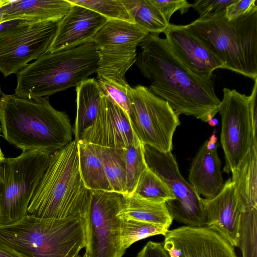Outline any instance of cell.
I'll list each match as a JSON object with an SVG mask.
<instances>
[{"label":"cell","mask_w":257,"mask_h":257,"mask_svg":"<svg viewBox=\"0 0 257 257\" xmlns=\"http://www.w3.org/2000/svg\"><path fill=\"white\" fill-rule=\"evenodd\" d=\"M131 97L128 117L139 140L160 152H171L173 135L180 124L179 116L167 101L147 87H131Z\"/></svg>","instance_id":"cell-8"},{"label":"cell","mask_w":257,"mask_h":257,"mask_svg":"<svg viewBox=\"0 0 257 257\" xmlns=\"http://www.w3.org/2000/svg\"><path fill=\"white\" fill-rule=\"evenodd\" d=\"M71 7L68 0L9 1L1 8L3 23L11 21L58 22Z\"/></svg>","instance_id":"cell-19"},{"label":"cell","mask_w":257,"mask_h":257,"mask_svg":"<svg viewBox=\"0 0 257 257\" xmlns=\"http://www.w3.org/2000/svg\"><path fill=\"white\" fill-rule=\"evenodd\" d=\"M164 236V247L170 257H237L234 247L206 226L184 225Z\"/></svg>","instance_id":"cell-13"},{"label":"cell","mask_w":257,"mask_h":257,"mask_svg":"<svg viewBox=\"0 0 257 257\" xmlns=\"http://www.w3.org/2000/svg\"><path fill=\"white\" fill-rule=\"evenodd\" d=\"M230 70L257 78V8L228 21L225 11L184 25Z\"/></svg>","instance_id":"cell-5"},{"label":"cell","mask_w":257,"mask_h":257,"mask_svg":"<svg viewBox=\"0 0 257 257\" xmlns=\"http://www.w3.org/2000/svg\"><path fill=\"white\" fill-rule=\"evenodd\" d=\"M123 200L121 194L91 191L85 252L90 257H122L121 219L117 214Z\"/></svg>","instance_id":"cell-10"},{"label":"cell","mask_w":257,"mask_h":257,"mask_svg":"<svg viewBox=\"0 0 257 257\" xmlns=\"http://www.w3.org/2000/svg\"><path fill=\"white\" fill-rule=\"evenodd\" d=\"M137 47L135 45H123L97 49L99 59L96 72L97 82L129 86L125 74L137 60Z\"/></svg>","instance_id":"cell-20"},{"label":"cell","mask_w":257,"mask_h":257,"mask_svg":"<svg viewBox=\"0 0 257 257\" xmlns=\"http://www.w3.org/2000/svg\"><path fill=\"white\" fill-rule=\"evenodd\" d=\"M174 55L192 72L203 78L213 77V71L222 63L184 25L170 24L164 33Z\"/></svg>","instance_id":"cell-17"},{"label":"cell","mask_w":257,"mask_h":257,"mask_svg":"<svg viewBox=\"0 0 257 257\" xmlns=\"http://www.w3.org/2000/svg\"><path fill=\"white\" fill-rule=\"evenodd\" d=\"M82 257H90V256L87 252H85Z\"/></svg>","instance_id":"cell-42"},{"label":"cell","mask_w":257,"mask_h":257,"mask_svg":"<svg viewBox=\"0 0 257 257\" xmlns=\"http://www.w3.org/2000/svg\"><path fill=\"white\" fill-rule=\"evenodd\" d=\"M97 83L104 95L121 108L128 116L131 108V87L123 86L108 82Z\"/></svg>","instance_id":"cell-33"},{"label":"cell","mask_w":257,"mask_h":257,"mask_svg":"<svg viewBox=\"0 0 257 257\" xmlns=\"http://www.w3.org/2000/svg\"><path fill=\"white\" fill-rule=\"evenodd\" d=\"M77 113L73 132L77 142L83 132L90 126L99 110L102 92L94 78H87L76 86Z\"/></svg>","instance_id":"cell-23"},{"label":"cell","mask_w":257,"mask_h":257,"mask_svg":"<svg viewBox=\"0 0 257 257\" xmlns=\"http://www.w3.org/2000/svg\"><path fill=\"white\" fill-rule=\"evenodd\" d=\"M219 112L221 117L220 143L225 165L223 172L237 167L251 146L257 144L249 110V96L224 88Z\"/></svg>","instance_id":"cell-12"},{"label":"cell","mask_w":257,"mask_h":257,"mask_svg":"<svg viewBox=\"0 0 257 257\" xmlns=\"http://www.w3.org/2000/svg\"><path fill=\"white\" fill-rule=\"evenodd\" d=\"M208 123L211 126H215L218 124V120L215 118H213L208 122Z\"/></svg>","instance_id":"cell-40"},{"label":"cell","mask_w":257,"mask_h":257,"mask_svg":"<svg viewBox=\"0 0 257 257\" xmlns=\"http://www.w3.org/2000/svg\"><path fill=\"white\" fill-rule=\"evenodd\" d=\"M234 0H198L192 4V8L199 17L204 18L215 15L225 10L227 6Z\"/></svg>","instance_id":"cell-34"},{"label":"cell","mask_w":257,"mask_h":257,"mask_svg":"<svg viewBox=\"0 0 257 257\" xmlns=\"http://www.w3.org/2000/svg\"><path fill=\"white\" fill-rule=\"evenodd\" d=\"M52 154L39 150L23 151L0 160V226L28 215L33 195L49 164Z\"/></svg>","instance_id":"cell-7"},{"label":"cell","mask_w":257,"mask_h":257,"mask_svg":"<svg viewBox=\"0 0 257 257\" xmlns=\"http://www.w3.org/2000/svg\"><path fill=\"white\" fill-rule=\"evenodd\" d=\"M4 158H5V156L2 152L1 147H0V160H2L3 159H4Z\"/></svg>","instance_id":"cell-41"},{"label":"cell","mask_w":257,"mask_h":257,"mask_svg":"<svg viewBox=\"0 0 257 257\" xmlns=\"http://www.w3.org/2000/svg\"><path fill=\"white\" fill-rule=\"evenodd\" d=\"M77 142L79 171L86 188L91 191L112 192L102 162L101 147L80 140Z\"/></svg>","instance_id":"cell-24"},{"label":"cell","mask_w":257,"mask_h":257,"mask_svg":"<svg viewBox=\"0 0 257 257\" xmlns=\"http://www.w3.org/2000/svg\"><path fill=\"white\" fill-rule=\"evenodd\" d=\"M0 122L3 138L23 151L39 150L53 154L72 141L68 115L50 104L49 96L28 99L2 93Z\"/></svg>","instance_id":"cell-2"},{"label":"cell","mask_w":257,"mask_h":257,"mask_svg":"<svg viewBox=\"0 0 257 257\" xmlns=\"http://www.w3.org/2000/svg\"><path fill=\"white\" fill-rule=\"evenodd\" d=\"M2 94V92L1 90V85H0V98L1 97Z\"/></svg>","instance_id":"cell-43"},{"label":"cell","mask_w":257,"mask_h":257,"mask_svg":"<svg viewBox=\"0 0 257 257\" xmlns=\"http://www.w3.org/2000/svg\"><path fill=\"white\" fill-rule=\"evenodd\" d=\"M148 167L168 185L175 200L166 203L173 219L186 226H205V217L201 197L180 172L178 163L171 152L161 153L144 145Z\"/></svg>","instance_id":"cell-11"},{"label":"cell","mask_w":257,"mask_h":257,"mask_svg":"<svg viewBox=\"0 0 257 257\" xmlns=\"http://www.w3.org/2000/svg\"><path fill=\"white\" fill-rule=\"evenodd\" d=\"M87 226L82 218L43 219L28 214L0 226V248L22 257H81Z\"/></svg>","instance_id":"cell-4"},{"label":"cell","mask_w":257,"mask_h":257,"mask_svg":"<svg viewBox=\"0 0 257 257\" xmlns=\"http://www.w3.org/2000/svg\"><path fill=\"white\" fill-rule=\"evenodd\" d=\"M79 140L113 149L127 148L141 142L126 113L104 94L95 120L83 132Z\"/></svg>","instance_id":"cell-14"},{"label":"cell","mask_w":257,"mask_h":257,"mask_svg":"<svg viewBox=\"0 0 257 257\" xmlns=\"http://www.w3.org/2000/svg\"><path fill=\"white\" fill-rule=\"evenodd\" d=\"M103 17L106 21L120 20L134 23L122 0H68Z\"/></svg>","instance_id":"cell-31"},{"label":"cell","mask_w":257,"mask_h":257,"mask_svg":"<svg viewBox=\"0 0 257 257\" xmlns=\"http://www.w3.org/2000/svg\"><path fill=\"white\" fill-rule=\"evenodd\" d=\"M135 24L149 34L164 33L170 25L151 0H122Z\"/></svg>","instance_id":"cell-26"},{"label":"cell","mask_w":257,"mask_h":257,"mask_svg":"<svg viewBox=\"0 0 257 257\" xmlns=\"http://www.w3.org/2000/svg\"><path fill=\"white\" fill-rule=\"evenodd\" d=\"M70 4L67 14L57 23L55 35L46 53L63 51L93 42L106 21L92 10Z\"/></svg>","instance_id":"cell-16"},{"label":"cell","mask_w":257,"mask_h":257,"mask_svg":"<svg viewBox=\"0 0 257 257\" xmlns=\"http://www.w3.org/2000/svg\"><path fill=\"white\" fill-rule=\"evenodd\" d=\"M121 219V241L125 250L138 241L156 235H164L168 230L163 226L146 222Z\"/></svg>","instance_id":"cell-30"},{"label":"cell","mask_w":257,"mask_h":257,"mask_svg":"<svg viewBox=\"0 0 257 257\" xmlns=\"http://www.w3.org/2000/svg\"><path fill=\"white\" fill-rule=\"evenodd\" d=\"M101 157L111 191L126 195V174L121 149L101 147Z\"/></svg>","instance_id":"cell-27"},{"label":"cell","mask_w":257,"mask_h":257,"mask_svg":"<svg viewBox=\"0 0 257 257\" xmlns=\"http://www.w3.org/2000/svg\"><path fill=\"white\" fill-rule=\"evenodd\" d=\"M121 151L125 170L126 195H131L135 192L140 176L148 168L144 145L140 142Z\"/></svg>","instance_id":"cell-29"},{"label":"cell","mask_w":257,"mask_h":257,"mask_svg":"<svg viewBox=\"0 0 257 257\" xmlns=\"http://www.w3.org/2000/svg\"><path fill=\"white\" fill-rule=\"evenodd\" d=\"M215 133L200 148L192 162L188 176L189 183L206 199L216 196L224 184L217 153L219 144Z\"/></svg>","instance_id":"cell-18"},{"label":"cell","mask_w":257,"mask_h":257,"mask_svg":"<svg viewBox=\"0 0 257 257\" xmlns=\"http://www.w3.org/2000/svg\"><path fill=\"white\" fill-rule=\"evenodd\" d=\"M90 200V190L80 175L74 140L51 154L27 213L43 219L82 218L88 221Z\"/></svg>","instance_id":"cell-3"},{"label":"cell","mask_w":257,"mask_h":257,"mask_svg":"<svg viewBox=\"0 0 257 257\" xmlns=\"http://www.w3.org/2000/svg\"><path fill=\"white\" fill-rule=\"evenodd\" d=\"M256 0H234L227 6L225 17L228 21L237 19L257 8Z\"/></svg>","instance_id":"cell-36"},{"label":"cell","mask_w":257,"mask_h":257,"mask_svg":"<svg viewBox=\"0 0 257 257\" xmlns=\"http://www.w3.org/2000/svg\"><path fill=\"white\" fill-rule=\"evenodd\" d=\"M139 46L136 64L154 94L167 101L178 116L190 115L205 122L214 118L221 100L213 77L203 78L192 72L159 35L149 34Z\"/></svg>","instance_id":"cell-1"},{"label":"cell","mask_w":257,"mask_h":257,"mask_svg":"<svg viewBox=\"0 0 257 257\" xmlns=\"http://www.w3.org/2000/svg\"><path fill=\"white\" fill-rule=\"evenodd\" d=\"M231 173L235 194L244 212L257 208V144L251 146Z\"/></svg>","instance_id":"cell-22"},{"label":"cell","mask_w":257,"mask_h":257,"mask_svg":"<svg viewBox=\"0 0 257 257\" xmlns=\"http://www.w3.org/2000/svg\"><path fill=\"white\" fill-rule=\"evenodd\" d=\"M98 50L93 42L52 53H45L17 73L15 94L37 99L76 86L95 73Z\"/></svg>","instance_id":"cell-6"},{"label":"cell","mask_w":257,"mask_h":257,"mask_svg":"<svg viewBox=\"0 0 257 257\" xmlns=\"http://www.w3.org/2000/svg\"><path fill=\"white\" fill-rule=\"evenodd\" d=\"M117 216L120 219L146 222L168 229L173 220L166 203L146 199L135 192L123 195L121 207Z\"/></svg>","instance_id":"cell-21"},{"label":"cell","mask_w":257,"mask_h":257,"mask_svg":"<svg viewBox=\"0 0 257 257\" xmlns=\"http://www.w3.org/2000/svg\"><path fill=\"white\" fill-rule=\"evenodd\" d=\"M137 257H170L163 242L150 241L138 253Z\"/></svg>","instance_id":"cell-37"},{"label":"cell","mask_w":257,"mask_h":257,"mask_svg":"<svg viewBox=\"0 0 257 257\" xmlns=\"http://www.w3.org/2000/svg\"><path fill=\"white\" fill-rule=\"evenodd\" d=\"M0 257H22L20 255L11 251L0 248Z\"/></svg>","instance_id":"cell-38"},{"label":"cell","mask_w":257,"mask_h":257,"mask_svg":"<svg viewBox=\"0 0 257 257\" xmlns=\"http://www.w3.org/2000/svg\"><path fill=\"white\" fill-rule=\"evenodd\" d=\"M135 193L157 202L166 203L175 200L166 183L148 166L140 176Z\"/></svg>","instance_id":"cell-28"},{"label":"cell","mask_w":257,"mask_h":257,"mask_svg":"<svg viewBox=\"0 0 257 257\" xmlns=\"http://www.w3.org/2000/svg\"><path fill=\"white\" fill-rule=\"evenodd\" d=\"M9 0H0V25L3 24L2 20V15L1 12V8L7 5Z\"/></svg>","instance_id":"cell-39"},{"label":"cell","mask_w":257,"mask_h":257,"mask_svg":"<svg viewBox=\"0 0 257 257\" xmlns=\"http://www.w3.org/2000/svg\"><path fill=\"white\" fill-rule=\"evenodd\" d=\"M205 226L216 231L232 246L239 245L243 208L228 179L220 192L211 199L202 198Z\"/></svg>","instance_id":"cell-15"},{"label":"cell","mask_w":257,"mask_h":257,"mask_svg":"<svg viewBox=\"0 0 257 257\" xmlns=\"http://www.w3.org/2000/svg\"><path fill=\"white\" fill-rule=\"evenodd\" d=\"M257 208L243 212L238 247L242 257H256Z\"/></svg>","instance_id":"cell-32"},{"label":"cell","mask_w":257,"mask_h":257,"mask_svg":"<svg viewBox=\"0 0 257 257\" xmlns=\"http://www.w3.org/2000/svg\"><path fill=\"white\" fill-rule=\"evenodd\" d=\"M151 1L159 9L168 23L172 16L176 12L179 11L181 14H183L187 12L192 7V4L186 0H151Z\"/></svg>","instance_id":"cell-35"},{"label":"cell","mask_w":257,"mask_h":257,"mask_svg":"<svg viewBox=\"0 0 257 257\" xmlns=\"http://www.w3.org/2000/svg\"><path fill=\"white\" fill-rule=\"evenodd\" d=\"M16 21L0 30V72L5 77L17 73L46 52L58 23Z\"/></svg>","instance_id":"cell-9"},{"label":"cell","mask_w":257,"mask_h":257,"mask_svg":"<svg viewBox=\"0 0 257 257\" xmlns=\"http://www.w3.org/2000/svg\"><path fill=\"white\" fill-rule=\"evenodd\" d=\"M149 33L136 24L120 20L106 21L95 35L93 42L97 49L107 46H139Z\"/></svg>","instance_id":"cell-25"}]
</instances>
